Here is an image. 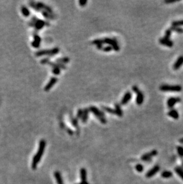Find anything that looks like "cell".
<instances>
[{
	"label": "cell",
	"mask_w": 183,
	"mask_h": 184,
	"mask_svg": "<svg viewBox=\"0 0 183 184\" xmlns=\"http://www.w3.org/2000/svg\"><path fill=\"white\" fill-rule=\"evenodd\" d=\"M53 73H54V74H59V73H60V70L59 69V68H58V67H55L54 69V70H53Z\"/></svg>",
	"instance_id": "obj_27"
},
{
	"label": "cell",
	"mask_w": 183,
	"mask_h": 184,
	"mask_svg": "<svg viewBox=\"0 0 183 184\" xmlns=\"http://www.w3.org/2000/svg\"><path fill=\"white\" fill-rule=\"evenodd\" d=\"M178 151L179 154L181 156H183V148L182 147L178 148Z\"/></svg>",
	"instance_id": "obj_28"
},
{
	"label": "cell",
	"mask_w": 183,
	"mask_h": 184,
	"mask_svg": "<svg viewBox=\"0 0 183 184\" xmlns=\"http://www.w3.org/2000/svg\"><path fill=\"white\" fill-rule=\"evenodd\" d=\"M171 34H172V31L170 29H166V31H165V36H164V37L163 38L165 39H169L171 36Z\"/></svg>",
	"instance_id": "obj_19"
},
{
	"label": "cell",
	"mask_w": 183,
	"mask_h": 184,
	"mask_svg": "<svg viewBox=\"0 0 183 184\" xmlns=\"http://www.w3.org/2000/svg\"><path fill=\"white\" fill-rule=\"evenodd\" d=\"M59 51V49L58 48H55L54 50H52L50 51H41L37 52L36 55H41L43 54H49V55H54V54H57Z\"/></svg>",
	"instance_id": "obj_5"
},
{
	"label": "cell",
	"mask_w": 183,
	"mask_h": 184,
	"mask_svg": "<svg viewBox=\"0 0 183 184\" xmlns=\"http://www.w3.org/2000/svg\"><path fill=\"white\" fill-rule=\"evenodd\" d=\"M35 41L32 44L33 46H35V47H38V46H39L40 44V41H41L40 37H38V36H35Z\"/></svg>",
	"instance_id": "obj_18"
},
{
	"label": "cell",
	"mask_w": 183,
	"mask_h": 184,
	"mask_svg": "<svg viewBox=\"0 0 183 184\" xmlns=\"http://www.w3.org/2000/svg\"><path fill=\"white\" fill-rule=\"evenodd\" d=\"M22 12L23 13V15L25 16H28L30 14V12H29L28 9L25 7H22Z\"/></svg>",
	"instance_id": "obj_22"
},
{
	"label": "cell",
	"mask_w": 183,
	"mask_h": 184,
	"mask_svg": "<svg viewBox=\"0 0 183 184\" xmlns=\"http://www.w3.org/2000/svg\"><path fill=\"white\" fill-rule=\"evenodd\" d=\"M112 47L111 46H107V47L105 48V49H104V50L105 51H111L112 50Z\"/></svg>",
	"instance_id": "obj_31"
},
{
	"label": "cell",
	"mask_w": 183,
	"mask_h": 184,
	"mask_svg": "<svg viewBox=\"0 0 183 184\" xmlns=\"http://www.w3.org/2000/svg\"><path fill=\"white\" fill-rule=\"evenodd\" d=\"M136 169L137 170V172H141L143 170V166L141 165H140V164H139V165H136Z\"/></svg>",
	"instance_id": "obj_24"
},
{
	"label": "cell",
	"mask_w": 183,
	"mask_h": 184,
	"mask_svg": "<svg viewBox=\"0 0 183 184\" xmlns=\"http://www.w3.org/2000/svg\"><path fill=\"white\" fill-rule=\"evenodd\" d=\"M159 42L161 45H164V46H168V47H172L174 45L173 41H171L169 39H165L164 38H160L159 40Z\"/></svg>",
	"instance_id": "obj_8"
},
{
	"label": "cell",
	"mask_w": 183,
	"mask_h": 184,
	"mask_svg": "<svg viewBox=\"0 0 183 184\" xmlns=\"http://www.w3.org/2000/svg\"><path fill=\"white\" fill-rule=\"evenodd\" d=\"M80 178L81 182H86L87 172L85 168H81L80 169Z\"/></svg>",
	"instance_id": "obj_12"
},
{
	"label": "cell",
	"mask_w": 183,
	"mask_h": 184,
	"mask_svg": "<svg viewBox=\"0 0 183 184\" xmlns=\"http://www.w3.org/2000/svg\"><path fill=\"white\" fill-rule=\"evenodd\" d=\"M132 97V94L130 92H127L124 95L123 98H122V100H121V104L125 105L128 102H129L130 100H131Z\"/></svg>",
	"instance_id": "obj_9"
},
{
	"label": "cell",
	"mask_w": 183,
	"mask_h": 184,
	"mask_svg": "<svg viewBox=\"0 0 183 184\" xmlns=\"http://www.w3.org/2000/svg\"><path fill=\"white\" fill-rule=\"evenodd\" d=\"M157 154V151L153 150L151 152H150V153H147V154H144L143 156H142V157H141V160H145V161L148 160L150 159V158H152V157L156 156Z\"/></svg>",
	"instance_id": "obj_7"
},
{
	"label": "cell",
	"mask_w": 183,
	"mask_h": 184,
	"mask_svg": "<svg viewBox=\"0 0 183 184\" xmlns=\"http://www.w3.org/2000/svg\"><path fill=\"white\" fill-rule=\"evenodd\" d=\"M80 4V6H84V4H86L87 3V1H80L79 2Z\"/></svg>",
	"instance_id": "obj_33"
},
{
	"label": "cell",
	"mask_w": 183,
	"mask_h": 184,
	"mask_svg": "<svg viewBox=\"0 0 183 184\" xmlns=\"http://www.w3.org/2000/svg\"><path fill=\"white\" fill-rule=\"evenodd\" d=\"M45 147H46V141L45 140L42 139L39 142V146L38 151L33 158L32 163V168L33 170H35L36 169L37 165L41 160L44 153Z\"/></svg>",
	"instance_id": "obj_1"
},
{
	"label": "cell",
	"mask_w": 183,
	"mask_h": 184,
	"mask_svg": "<svg viewBox=\"0 0 183 184\" xmlns=\"http://www.w3.org/2000/svg\"><path fill=\"white\" fill-rule=\"evenodd\" d=\"M181 99L180 97H171L167 100L166 104L169 109H172L175 104L181 102Z\"/></svg>",
	"instance_id": "obj_4"
},
{
	"label": "cell",
	"mask_w": 183,
	"mask_h": 184,
	"mask_svg": "<svg viewBox=\"0 0 183 184\" xmlns=\"http://www.w3.org/2000/svg\"><path fill=\"white\" fill-rule=\"evenodd\" d=\"M82 114H83L82 111H81V110H79V111H78V115H77V116H78V117H81V116L83 115Z\"/></svg>",
	"instance_id": "obj_32"
},
{
	"label": "cell",
	"mask_w": 183,
	"mask_h": 184,
	"mask_svg": "<svg viewBox=\"0 0 183 184\" xmlns=\"http://www.w3.org/2000/svg\"><path fill=\"white\" fill-rule=\"evenodd\" d=\"M57 81V79L56 78H52L51 79V81H49V83L47 84V85L46 86V87H45V90H46V91L49 90V89H50L51 88L52 86L53 85H54V84L56 83Z\"/></svg>",
	"instance_id": "obj_14"
},
{
	"label": "cell",
	"mask_w": 183,
	"mask_h": 184,
	"mask_svg": "<svg viewBox=\"0 0 183 184\" xmlns=\"http://www.w3.org/2000/svg\"><path fill=\"white\" fill-rule=\"evenodd\" d=\"M115 114H117L120 117L122 116L123 113H122V110H121V107L118 104H115Z\"/></svg>",
	"instance_id": "obj_15"
},
{
	"label": "cell",
	"mask_w": 183,
	"mask_h": 184,
	"mask_svg": "<svg viewBox=\"0 0 183 184\" xmlns=\"http://www.w3.org/2000/svg\"><path fill=\"white\" fill-rule=\"evenodd\" d=\"M80 184H89L87 182H81Z\"/></svg>",
	"instance_id": "obj_34"
},
{
	"label": "cell",
	"mask_w": 183,
	"mask_h": 184,
	"mask_svg": "<svg viewBox=\"0 0 183 184\" xmlns=\"http://www.w3.org/2000/svg\"><path fill=\"white\" fill-rule=\"evenodd\" d=\"M161 176L162 178H169L172 176V173L169 171H164V172L162 173Z\"/></svg>",
	"instance_id": "obj_17"
},
{
	"label": "cell",
	"mask_w": 183,
	"mask_h": 184,
	"mask_svg": "<svg viewBox=\"0 0 183 184\" xmlns=\"http://www.w3.org/2000/svg\"><path fill=\"white\" fill-rule=\"evenodd\" d=\"M159 170V166H155L153 169H151L150 170H149V171L147 173L146 176L147 178H151V177L153 176V175H155Z\"/></svg>",
	"instance_id": "obj_11"
},
{
	"label": "cell",
	"mask_w": 183,
	"mask_h": 184,
	"mask_svg": "<svg viewBox=\"0 0 183 184\" xmlns=\"http://www.w3.org/2000/svg\"><path fill=\"white\" fill-rule=\"evenodd\" d=\"M45 25V22L42 20H37L36 23V27L38 28V29H40L41 28H42Z\"/></svg>",
	"instance_id": "obj_21"
},
{
	"label": "cell",
	"mask_w": 183,
	"mask_h": 184,
	"mask_svg": "<svg viewBox=\"0 0 183 184\" xmlns=\"http://www.w3.org/2000/svg\"><path fill=\"white\" fill-rule=\"evenodd\" d=\"M171 30V31H174L176 32L179 33V34H183V29L180 27H175V26H172L171 28H169Z\"/></svg>",
	"instance_id": "obj_16"
},
{
	"label": "cell",
	"mask_w": 183,
	"mask_h": 184,
	"mask_svg": "<svg viewBox=\"0 0 183 184\" xmlns=\"http://www.w3.org/2000/svg\"><path fill=\"white\" fill-rule=\"evenodd\" d=\"M103 109H105L106 111L109 112V113H112V114H115V110H113V109H109V108L108 107H103Z\"/></svg>",
	"instance_id": "obj_26"
},
{
	"label": "cell",
	"mask_w": 183,
	"mask_h": 184,
	"mask_svg": "<svg viewBox=\"0 0 183 184\" xmlns=\"http://www.w3.org/2000/svg\"><path fill=\"white\" fill-rule=\"evenodd\" d=\"M175 171L176 173H177V174L183 179V170L182 169L177 168V169H175Z\"/></svg>",
	"instance_id": "obj_23"
},
{
	"label": "cell",
	"mask_w": 183,
	"mask_h": 184,
	"mask_svg": "<svg viewBox=\"0 0 183 184\" xmlns=\"http://www.w3.org/2000/svg\"><path fill=\"white\" fill-rule=\"evenodd\" d=\"M56 181H57V184H64L63 181H62V177H61V174L58 171H56L54 173Z\"/></svg>",
	"instance_id": "obj_13"
},
{
	"label": "cell",
	"mask_w": 183,
	"mask_h": 184,
	"mask_svg": "<svg viewBox=\"0 0 183 184\" xmlns=\"http://www.w3.org/2000/svg\"><path fill=\"white\" fill-rule=\"evenodd\" d=\"M178 1L177 0H165L164 2L166 4H171V3H174V2H176Z\"/></svg>",
	"instance_id": "obj_29"
},
{
	"label": "cell",
	"mask_w": 183,
	"mask_h": 184,
	"mask_svg": "<svg viewBox=\"0 0 183 184\" xmlns=\"http://www.w3.org/2000/svg\"><path fill=\"white\" fill-rule=\"evenodd\" d=\"M58 61H60L61 63H62L63 61H65V62H68L69 61V59L68 58H64L63 59H60L58 60Z\"/></svg>",
	"instance_id": "obj_30"
},
{
	"label": "cell",
	"mask_w": 183,
	"mask_h": 184,
	"mask_svg": "<svg viewBox=\"0 0 183 184\" xmlns=\"http://www.w3.org/2000/svg\"><path fill=\"white\" fill-rule=\"evenodd\" d=\"M159 89L162 92H179L182 91V87L179 85H162L159 86Z\"/></svg>",
	"instance_id": "obj_2"
},
{
	"label": "cell",
	"mask_w": 183,
	"mask_h": 184,
	"mask_svg": "<svg viewBox=\"0 0 183 184\" xmlns=\"http://www.w3.org/2000/svg\"><path fill=\"white\" fill-rule=\"evenodd\" d=\"M167 115L168 116L172 117V118L174 119L177 120L179 118V113L178 112L177 110H176L175 109H172L169 110V111L167 113Z\"/></svg>",
	"instance_id": "obj_10"
},
{
	"label": "cell",
	"mask_w": 183,
	"mask_h": 184,
	"mask_svg": "<svg viewBox=\"0 0 183 184\" xmlns=\"http://www.w3.org/2000/svg\"><path fill=\"white\" fill-rule=\"evenodd\" d=\"M183 65V55H181L178 58V59L175 61L173 65L174 70H178L180 67Z\"/></svg>",
	"instance_id": "obj_6"
},
{
	"label": "cell",
	"mask_w": 183,
	"mask_h": 184,
	"mask_svg": "<svg viewBox=\"0 0 183 184\" xmlns=\"http://www.w3.org/2000/svg\"><path fill=\"white\" fill-rule=\"evenodd\" d=\"M132 89H133V91L137 94V97H136V103L139 106H140L143 104L144 101V94L141 92V91H140L139 88L137 87V86L134 85L132 87Z\"/></svg>",
	"instance_id": "obj_3"
},
{
	"label": "cell",
	"mask_w": 183,
	"mask_h": 184,
	"mask_svg": "<svg viewBox=\"0 0 183 184\" xmlns=\"http://www.w3.org/2000/svg\"><path fill=\"white\" fill-rule=\"evenodd\" d=\"M87 117H88V111L87 110L86 111H85L84 114H83V118H82V121L83 122H86L87 121Z\"/></svg>",
	"instance_id": "obj_25"
},
{
	"label": "cell",
	"mask_w": 183,
	"mask_h": 184,
	"mask_svg": "<svg viewBox=\"0 0 183 184\" xmlns=\"http://www.w3.org/2000/svg\"><path fill=\"white\" fill-rule=\"evenodd\" d=\"M172 26H175V27H180L181 26H183V20H182L174 21L172 23Z\"/></svg>",
	"instance_id": "obj_20"
}]
</instances>
